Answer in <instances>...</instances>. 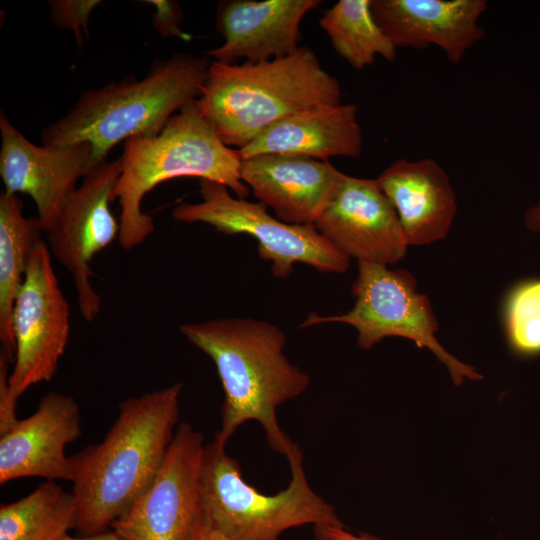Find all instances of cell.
<instances>
[{"mask_svg":"<svg viewBox=\"0 0 540 540\" xmlns=\"http://www.w3.org/2000/svg\"><path fill=\"white\" fill-rule=\"evenodd\" d=\"M76 525L74 495L54 481L0 506V540H64Z\"/></svg>","mask_w":540,"mask_h":540,"instance_id":"obj_21","label":"cell"},{"mask_svg":"<svg viewBox=\"0 0 540 540\" xmlns=\"http://www.w3.org/2000/svg\"><path fill=\"white\" fill-rule=\"evenodd\" d=\"M121 171V157L92 167L47 232L50 253L71 273L79 311L88 322L101 310V298L91 282L90 263L120 233V222L110 204Z\"/></svg>","mask_w":540,"mask_h":540,"instance_id":"obj_10","label":"cell"},{"mask_svg":"<svg viewBox=\"0 0 540 540\" xmlns=\"http://www.w3.org/2000/svg\"><path fill=\"white\" fill-rule=\"evenodd\" d=\"M341 98L337 78L312 49L300 46L290 55L258 63L212 61L194 103L221 140L239 150L282 119L341 104Z\"/></svg>","mask_w":540,"mask_h":540,"instance_id":"obj_3","label":"cell"},{"mask_svg":"<svg viewBox=\"0 0 540 540\" xmlns=\"http://www.w3.org/2000/svg\"><path fill=\"white\" fill-rule=\"evenodd\" d=\"M355 303L346 313L332 316L310 314L301 328L324 323H345L357 331V344L364 350L387 337H402L418 348H427L448 369L456 386L465 380L483 377L472 365L449 353L439 342V323L428 296L417 289L414 275L405 269L358 262V272L352 284Z\"/></svg>","mask_w":540,"mask_h":540,"instance_id":"obj_7","label":"cell"},{"mask_svg":"<svg viewBox=\"0 0 540 540\" xmlns=\"http://www.w3.org/2000/svg\"><path fill=\"white\" fill-rule=\"evenodd\" d=\"M182 383L123 400L103 440L69 456L76 530L106 531L159 472L175 435Z\"/></svg>","mask_w":540,"mask_h":540,"instance_id":"obj_1","label":"cell"},{"mask_svg":"<svg viewBox=\"0 0 540 540\" xmlns=\"http://www.w3.org/2000/svg\"><path fill=\"white\" fill-rule=\"evenodd\" d=\"M179 332L212 359L224 390L213 439L226 446L242 424L254 420L269 447L286 456L293 442L278 423L277 408L304 393L310 378L284 354L285 333L272 323L240 317L181 324Z\"/></svg>","mask_w":540,"mask_h":540,"instance_id":"obj_2","label":"cell"},{"mask_svg":"<svg viewBox=\"0 0 540 540\" xmlns=\"http://www.w3.org/2000/svg\"><path fill=\"white\" fill-rule=\"evenodd\" d=\"M47 243L35 245L17 294L12 328L15 358L9 375L14 403L31 386L51 381L70 336V308L59 285Z\"/></svg>","mask_w":540,"mask_h":540,"instance_id":"obj_9","label":"cell"},{"mask_svg":"<svg viewBox=\"0 0 540 540\" xmlns=\"http://www.w3.org/2000/svg\"><path fill=\"white\" fill-rule=\"evenodd\" d=\"M524 222L528 230L540 232V201L526 210Z\"/></svg>","mask_w":540,"mask_h":540,"instance_id":"obj_29","label":"cell"},{"mask_svg":"<svg viewBox=\"0 0 540 540\" xmlns=\"http://www.w3.org/2000/svg\"><path fill=\"white\" fill-rule=\"evenodd\" d=\"M121 159L112 200H119L118 241L126 250L140 246L155 230L153 218L142 211V201L162 182L198 177L224 184L238 198L250 192L241 178L239 150L221 140L194 102L174 114L158 135L128 138Z\"/></svg>","mask_w":540,"mask_h":540,"instance_id":"obj_5","label":"cell"},{"mask_svg":"<svg viewBox=\"0 0 540 540\" xmlns=\"http://www.w3.org/2000/svg\"><path fill=\"white\" fill-rule=\"evenodd\" d=\"M202 434L182 422L152 483L112 529L122 540H189L201 509Z\"/></svg>","mask_w":540,"mask_h":540,"instance_id":"obj_11","label":"cell"},{"mask_svg":"<svg viewBox=\"0 0 540 540\" xmlns=\"http://www.w3.org/2000/svg\"><path fill=\"white\" fill-rule=\"evenodd\" d=\"M8 358L0 353V435L11 429L17 422L16 403L9 395V365Z\"/></svg>","mask_w":540,"mask_h":540,"instance_id":"obj_26","label":"cell"},{"mask_svg":"<svg viewBox=\"0 0 540 540\" xmlns=\"http://www.w3.org/2000/svg\"><path fill=\"white\" fill-rule=\"evenodd\" d=\"M210 64L205 57L176 53L154 61L139 80L129 76L89 89L42 131V145L89 143L94 167L121 141L158 135L176 111L199 97Z\"/></svg>","mask_w":540,"mask_h":540,"instance_id":"obj_4","label":"cell"},{"mask_svg":"<svg viewBox=\"0 0 540 540\" xmlns=\"http://www.w3.org/2000/svg\"><path fill=\"white\" fill-rule=\"evenodd\" d=\"M316 540H382L368 533L353 534L346 526L320 525L314 526Z\"/></svg>","mask_w":540,"mask_h":540,"instance_id":"obj_28","label":"cell"},{"mask_svg":"<svg viewBox=\"0 0 540 540\" xmlns=\"http://www.w3.org/2000/svg\"><path fill=\"white\" fill-rule=\"evenodd\" d=\"M147 3L155 7L153 12V26L155 30L164 38H180L190 40L191 36L179 28L183 13L181 6L176 1L170 0H150Z\"/></svg>","mask_w":540,"mask_h":540,"instance_id":"obj_25","label":"cell"},{"mask_svg":"<svg viewBox=\"0 0 540 540\" xmlns=\"http://www.w3.org/2000/svg\"><path fill=\"white\" fill-rule=\"evenodd\" d=\"M343 177L329 161L301 156L261 154L241 163L243 182L288 224H314Z\"/></svg>","mask_w":540,"mask_h":540,"instance_id":"obj_15","label":"cell"},{"mask_svg":"<svg viewBox=\"0 0 540 540\" xmlns=\"http://www.w3.org/2000/svg\"><path fill=\"white\" fill-rule=\"evenodd\" d=\"M80 435V407L75 398L49 392L32 415L0 435V484L25 477L72 481L64 450Z\"/></svg>","mask_w":540,"mask_h":540,"instance_id":"obj_14","label":"cell"},{"mask_svg":"<svg viewBox=\"0 0 540 540\" xmlns=\"http://www.w3.org/2000/svg\"><path fill=\"white\" fill-rule=\"evenodd\" d=\"M376 182L392 204L408 246L429 245L448 235L457 200L446 171L435 160H397Z\"/></svg>","mask_w":540,"mask_h":540,"instance_id":"obj_18","label":"cell"},{"mask_svg":"<svg viewBox=\"0 0 540 540\" xmlns=\"http://www.w3.org/2000/svg\"><path fill=\"white\" fill-rule=\"evenodd\" d=\"M37 217H25L17 194L0 193V343L1 351L13 364L15 340L13 308L24 281L30 257L41 240Z\"/></svg>","mask_w":540,"mask_h":540,"instance_id":"obj_20","label":"cell"},{"mask_svg":"<svg viewBox=\"0 0 540 540\" xmlns=\"http://www.w3.org/2000/svg\"><path fill=\"white\" fill-rule=\"evenodd\" d=\"M201 201L179 203L172 218L183 223H205L227 235L248 234L258 241V254L271 263L277 278H287L296 263L323 273H344L350 259L314 226L285 223L272 217L266 206L233 197L219 182L199 180Z\"/></svg>","mask_w":540,"mask_h":540,"instance_id":"obj_8","label":"cell"},{"mask_svg":"<svg viewBox=\"0 0 540 540\" xmlns=\"http://www.w3.org/2000/svg\"><path fill=\"white\" fill-rule=\"evenodd\" d=\"M0 176L5 191L29 195L43 232L54 225L66 200L93 167L89 143L38 146L30 142L0 113Z\"/></svg>","mask_w":540,"mask_h":540,"instance_id":"obj_12","label":"cell"},{"mask_svg":"<svg viewBox=\"0 0 540 540\" xmlns=\"http://www.w3.org/2000/svg\"><path fill=\"white\" fill-rule=\"evenodd\" d=\"M337 54L353 68L371 65L377 56L392 62L397 48L386 37L371 12V0H339L319 21Z\"/></svg>","mask_w":540,"mask_h":540,"instance_id":"obj_22","label":"cell"},{"mask_svg":"<svg viewBox=\"0 0 540 540\" xmlns=\"http://www.w3.org/2000/svg\"><path fill=\"white\" fill-rule=\"evenodd\" d=\"M100 3L99 0L49 1L51 22L59 29L71 30L75 35L78 47L81 48L85 41L82 30L88 38L89 16Z\"/></svg>","mask_w":540,"mask_h":540,"instance_id":"obj_24","label":"cell"},{"mask_svg":"<svg viewBox=\"0 0 540 540\" xmlns=\"http://www.w3.org/2000/svg\"><path fill=\"white\" fill-rule=\"evenodd\" d=\"M362 131L354 104L317 106L291 115L267 128L245 147L241 159L282 154L329 161L359 157Z\"/></svg>","mask_w":540,"mask_h":540,"instance_id":"obj_19","label":"cell"},{"mask_svg":"<svg viewBox=\"0 0 540 540\" xmlns=\"http://www.w3.org/2000/svg\"><path fill=\"white\" fill-rule=\"evenodd\" d=\"M502 324L513 353L540 355V278L519 281L508 290L502 304Z\"/></svg>","mask_w":540,"mask_h":540,"instance_id":"obj_23","label":"cell"},{"mask_svg":"<svg viewBox=\"0 0 540 540\" xmlns=\"http://www.w3.org/2000/svg\"><path fill=\"white\" fill-rule=\"evenodd\" d=\"M215 439L204 447L201 509L223 533L236 540H278L291 528L312 524L345 526L332 505L310 487L303 454L296 443L286 457L291 479L286 489L268 495L249 485L238 461Z\"/></svg>","mask_w":540,"mask_h":540,"instance_id":"obj_6","label":"cell"},{"mask_svg":"<svg viewBox=\"0 0 540 540\" xmlns=\"http://www.w3.org/2000/svg\"><path fill=\"white\" fill-rule=\"evenodd\" d=\"M314 226L342 254L358 262L394 265L408 247L397 214L376 179L344 174Z\"/></svg>","mask_w":540,"mask_h":540,"instance_id":"obj_13","label":"cell"},{"mask_svg":"<svg viewBox=\"0 0 540 540\" xmlns=\"http://www.w3.org/2000/svg\"><path fill=\"white\" fill-rule=\"evenodd\" d=\"M64 540H122L119 535L112 529V531H104L93 535L87 536H66Z\"/></svg>","mask_w":540,"mask_h":540,"instance_id":"obj_30","label":"cell"},{"mask_svg":"<svg viewBox=\"0 0 540 540\" xmlns=\"http://www.w3.org/2000/svg\"><path fill=\"white\" fill-rule=\"evenodd\" d=\"M319 0H229L219 3L216 28L224 43L207 54L217 62L258 63L284 57L300 46L303 17Z\"/></svg>","mask_w":540,"mask_h":540,"instance_id":"obj_16","label":"cell"},{"mask_svg":"<svg viewBox=\"0 0 540 540\" xmlns=\"http://www.w3.org/2000/svg\"><path fill=\"white\" fill-rule=\"evenodd\" d=\"M189 540H236L218 529L200 509L193 525Z\"/></svg>","mask_w":540,"mask_h":540,"instance_id":"obj_27","label":"cell"},{"mask_svg":"<svg viewBox=\"0 0 540 540\" xmlns=\"http://www.w3.org/2000/svg\"><path fill=\"white\" fill-rule=\"evenodd\" d=\"M485 0H371L372 15L398 48L436 45L457 64L484 37Z\"/></svg>","mask_w":540,"mask_h":540,"instance_id":"obj_17","label":"cell"}]
</instances>
